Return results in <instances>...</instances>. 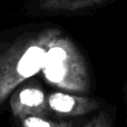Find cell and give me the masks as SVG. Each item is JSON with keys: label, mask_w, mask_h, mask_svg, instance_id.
<instances>
[{"label": "cell", "mask_w": 127, "mask_h": 127, "mask_svg": "<svg viewBox=\"0 0 127 127\" xmlns=\"http://www.w3.org/2000/svg\"><path fill=\"white\" fill-rule=\"evenodd\" d=\"M41 72L49 85L64 92L86 95L92 89L88 64L77 45L64 32L47 51Z\"/></svg>", "instance_id": "cell-2"}, {"label": "cell", "mask_w": 127, "mask_h": 127, "mask_svg": "<svg viewBox=\"0 0 127 127\" xmlns=\"http://www.w3.org/2000/svg\"><path fill=\"white\" fill-rule=\"evenodd\" d=\"M83 127H113L112 115L107 110H103L98 113L95 117H93Z\"/></svg>", "instance_id": "cell-7"}, {"label": "cell", "mask_w": 127, "mask_h": 127, "mask_svg": "<svg viewBox=\"0 0 127 127\" xmlns=\"http://www.w3.org/2000/svg\"><path fill=\"white\" fill-rule=\"evenodd\" d=\"M10 109L18 121L27 117H48L51 114L45 92L37 85H25L10 95Z\"/></svg>", "instance_id": "cell-3"}, {"label": "cell", "mask_w": 127, "mask_h": 127, "mask_svg": "<svg viewBox=\"0 0 127 127\" xmlns=\"http://www.w3.org/2000/svg\"><path fill=\"white\" fill-rule=\"evenodd\" d=\"M115 0H39L40 9L49 12H80L103 7Z\"/></svg>", "instance_id": "cell-5"}, {"label": "cell", "mask_w": 127, "mask_h": 127, "mask_svg": "<svg viewBox=\"0 0 127 127\" xmlns=\"http://www.w3.org/2000/svg\"><path fill=\"white\" fill-rule=\"evenodd\" d=\"M62 32L58 28L27 32L0 48V106L20 84L41 71L47 51Z\"/></svg>", "instance_id": "cell-1"}, {"label": "cell", "mask_w": 127, "mask_h": 127, "mask_svg": "<svg viewBox=\"0 0 127 127\" xmlns=\"http://www.w3.org/2000/svg\"><path fill=\"white\" fill-rule=\"evenodd\" d=\"M48 107L51 113L62 117H79L96 112L101 101L94 97L74 93H51L47 96Z\"/></svg>", "instance_id": "cell-4"}, {"label": "cell", "mask_w": 127, "mask_h": 127, "mask_svg": "<svg viewBox=\"0 0 127 127\" xmlns=\"http://www.w3.org/2000/svg\"><path fill=\"white\" fill-rule=\"evenodd\" d=\"M19 122L21 127H76L72 121H53L47 117L30 116Z\"/></svg>", "instance_id": "cell-6"}]
</instances>
